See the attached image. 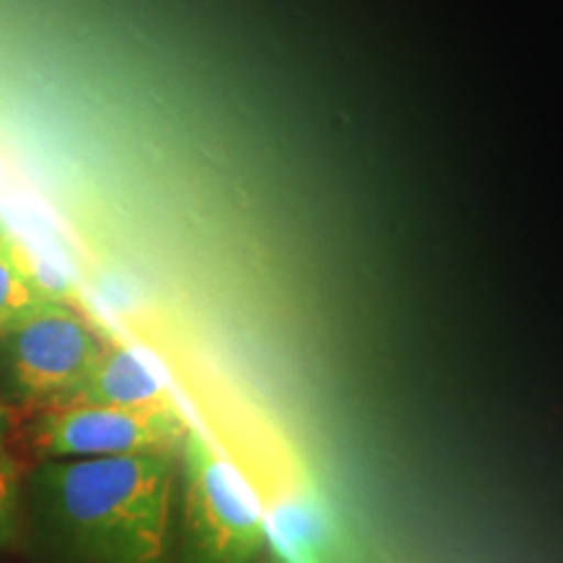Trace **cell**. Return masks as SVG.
<instances>
[{"instance_id": "1", "label": "cell", "mask_w": 563, "mask_h": 563, "mask_svg": "<svg viewBox=\"0 0 563 563\" xmlns=\"http://www.w3.org/2000/svg\"><path fill=\"white\" fill-rule=\"evenodd\" d=\"M178 454L42 460L21 475L34 563H173Z\"/></svg>"}, {"instance_id": "2", "label": "cell", "mask_w": 563, "mask_h": 563, "mask_svg": "<svg viewBox=\"0 0 563 563\" xmlns=\"http://www.w3.org/2000/svg\"><path fill=\"white\" fill-rule=\"evenodd\" d=\"M266 522L235 470L199 428L178 449L173 563H256Z\"/></svg>"}, {"instance_id": "3", "label": "cell", "mask_w": 563, "mask_h": 563, "mask_svg": "<svg viewBox=\"0 0 563 563\" xmlns=\"http://www.w3.org/2000/svg\"><path fill=\"white\" fill-rule=\"evenodd\" d=\"M108 340L66 300H51L0 334V399L11 410H53L79 389Z\"/></svg>"}, {"instance_id": "4", "label": "cell", "mask_w": 563, "mask_h": 563, "mask_svg": "<svg viewBox=\"0 0 563 563\" xmlns=\"http://www.w3.org/2000/svg\"><path fill=\"white\" fill-rule=\"evenodd\" d=\"M188 428L191 426L180 415L178 405H70L40 412L32 428V446L42 460L178 454Z\"/></svg>"}, {"instance_id": "5", "label": "cell", "mask_w": 563, "mask_h": 563, "mask_svg": "<svg viewBox=\"0 0 563 563\" xmlns=\"http://www.w3.org/2000/svg\"><path fill=\"white\" fill-rule=\"evenodd\" d=\"M70 405L167 407L175 405V399L136 352L121 342L108 340L100 361L60 407Z\"/></svg>"}, {"instance_id": "6", "label": "cell", "mask_w": 563, "mask_h": 563, "mask_svg": "<svg viewBox=\"0 0 563 563\" xmlns=\"http://www.w3.org/2000/svg\"><path fill=\"white\" fill-rule=\"evenodd\" d=\"M51 300H66L42 282L26 253L0 230V334Z\"/></svg>"}, {"instance_id": "7", "label": "cell", "mask_w": 563, "mask_h": 563, "mask_svg": "<svg viewBox=\"0 0 563 563\" xmlns=\"http://www.w3.org/2000/svg\"><path fill=\"white\" fill-rule=\"evenodd\" d=\"M21 473L9 456L0 460V548L19 532Z\"/></svg>"}, {"instance_id": "8", "label": "cell", "mask_w": 563, "mask_h": 563, "mask_svg": "<svg viewBox=\"0 0 563 563\" xmlns=\"http://www.w3.org/2000/svg\"><path fill=\"white\" fill-rule=\"evenodd\" d=\"M13 433V410L0 399V460L5 456V449H9Z\"/></svg>"}]
</instances>
